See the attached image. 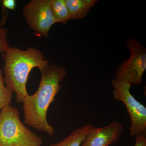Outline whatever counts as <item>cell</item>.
<instances>
[{"label": "cell", "mask_w": 146, "mask_h": 146, "mask_svg": "<svg viewBox=\"0 0 146 146\" xmlns=\"http://www.w3.org/2000/svg\"><path fill=\"white\" fill-rule=\"evenodd\" d=\"M41 74L42 78L37 91L33 95H28L23 102L25 123L52 136L54 129L47 121V112L60 91V83L66 77L67 71L65 68L52 64Z\"/></svg>", "instance_id": "6da1fadb"}, {"label": "cell", "mask_w": 146, "mask_h": 146, "mask_svg": "<svg viewBox=\"0 0 146 146\" xmlns=\"http://www.w3.org/2000/svg\"><path fill=\"white\" fill-rule=\"evenodd\" d=\"M3 67L6 86L16 94L18 103H23L27 96L26 84L29 74L33 68L40 72L50 65L43 53L34 47L23 50L16 47H9L5 54Z\"/></svg>", "instance_id": "7a4b0ae2"}, {"label": "cell", "mask_w": 146, "mask_h": 146, "mask_svg": "<svg viewBox=\"0 0 146 146\" xmlns=\"http://www.w3.org/2000/svg\"><path fill=\"white\" fill-rule=\"evenodd\" d=\"M42 138L21 122L18 109L10 104L0 112V146H42Z\"/></svg>", "instance_id": "3957f363"}, {"label": "cell", "mask_w": 146, "mask_h": 146, "mask_svg": "<svg viewBox=\"0 0 146 146\" xmlns=\"http://www.w3.org/2000/svg\"><path fill=\"white\" fill-rule=\"evenodd\" d=\"M130 57L118 67L115 80L139 86L146 70V48L138 40L130 38L127 43Z\"/></svg>", "instance_id": "277c9868"}, {"label": "cell", "mask_w": 146, "mask_h": 146, "mask_svg": "<svg viewBox=\"0 0 146 146\" xmlns=\"http://www.w3.org/2000/svg\"><path fill=\"white\" fill-rule=\"evenodd\" d=\"M114 99L125 106L131 121L129 135L131 137L146 134V107L136 99L130 92L132 86L125 82L112 80Z\"/></svg>", "instance_id": "5b68a950"}, {"label": "cell", "mask_w": 146, "mask_h": 146, "mask_svg": "<svg viewBox=\"0 0 146 146\" xmlns=\"http://www.w3.org/2000/svg\"><path fill=\"white\" fill-rule=\"evenodd\" d=\"M23 13L30 28L46 38L51 27L58 23L53 15L50 0H31L24 7Z\"/></svg>", "instance_id": "8992f818"}, {"label": "cell", "mask_w": 146, "mask_h": 146, "mask_svg": "<svg viewBox=\"0 0 146 146\" xmlns=\"http://www.w3.org/2000/svg\"><path fill=\"white\" fill-rule=\"evenodd\" d=\"M123 126L115 121L102 127H94L86 135L81 146H109L119 140Z\"/></svg>", "instance_id": "52a82bcc"}, {"label": "cell", "mask_w": 146, "mask_h": 146, "mask_svg": "<svg viewBox=\"0 0 146 146\" xmlns=\"http://www.w3.org/2000/svg\"><path fill=\"white\" fill-rule=\"evenodd\" d=\"M70 20H79L85 18L98 0H65Z\"/></svg>", "instance_id": "ba28073f"}, {"label": "cell", "mask_w": 146, "mask_h": 146, "mask_svg": "<svg viewBox=\"0 0 146 146\" xmlns=\"http://www.w3.org/2000/svg\"><path fill=\"white\" fill-rule=\"evenodd\" d=\"M94 127L92 125L86 124L76 129L62 141L49 146H81L86 135Z\"/></svg>", "instance_id": "9c48e42d"}, {"label": "cell", "mask_w": 146, "mask_h": 146, "mask_svg": "<svg viewBox=\"0 0 146 146\" xmlns=\"http://www.w3.org/2000/svg\"><path fill=\"white\" fill-rule=\"evenodd\" d=\"M53 15L58 23L66 24L70 20L65 0H50Z\"/></svg>", "instance_id": "30bf717a"}, {"label": "cell", "mask_w": 146, "mask_h": 146, "mask_svg": "<svg viewBox=\"0 0 146 146\" xmlns=\"http://www.w3.org/2000/svg\"><path fill=\"white\" fill-rule=\"evenodd\" d=\"M3 71L0 68V112L6 106L10 104L13 92L5 85Z\"/></svg>", "instance_id": "8fae6325"}, {"label": "cell", "mask_w": 146, "mask_h": 146, "mask_svg": "<svg viewBox=\"0 0 146 146\" xmlns=\"http://www.w3.org/2000/svg\"><path fill=\"white\" fill-rule=\"evenodd\" d=\"M7 30L6 29L2 28L0 25V53L3 57L5 53L8 50L10 47L7 39Z\"/></svg>", "instance_id": "7c38bea8"}, {"label": "cell", "mask_w": 146, "mask_h": 146, "mask_svg": "<svg viewBox=\"0 0 146 146\" xmlns=\"http://www.w3.org/2000/svg\"><path fill=\"white\" fill-rule=\"evenodd\" d=\"M135 146H146V135L140 134L135 136Z\"/></svg>", "instance_id": "4fadbf2b"}, {"label": "cell", "mask_w": 146, "mask_h": 146, "mask_svg": "<svg viewBox=\"0 0 146 146\" xmlns=\"http://www.w3.org/2000/svg\"><path fill=\"white\" fill-rule=\"evenodd\" d=\"M3 5L5 8L11 9L15 10L16 5V2L15 0H3L1 1Z\"/></svg>", "instance_id": "5bb4252c"}]
</instances>
